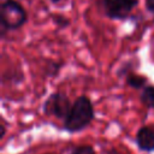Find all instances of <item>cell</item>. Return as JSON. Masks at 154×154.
<instances>
[{"label": "cell", "instance_id": "obj_1", "mask_svg": "<svg viewBox=\"0 0 154 154\" xmlns=\"http://www.w3.org/2000/svg\"><path fill=\"white\" fill-rule=\"evenodd\" d=\"M94 106L91 100L87 95L78 96L63 123V129L69 134H76L83 131L94 120Z\"/></svg>", "mask_w": 154, "mask_h": 154}, {"label": "cell", "instance_id": "obj_2", "mask_svg": "<svg viewBox=\"0 0 154 154\" xmlns=\"http://www.w3.org/2000/svg\"><path fill=\"white\" fill-rule=\"evenodd\" d=\"M28 20L26 10L17 0H2L0 4L1 36L7 31L20 29Z\"/></svg>", "mask_w": 154, "mask_h": 154}, {"label": "cell", "instance_id": "obj_3", "mask_svg": "<svg viewBox=\"0 0 154 154\" xmlns=\"http://www.w3.org/2000/svg\"><path fill=\"white\" fill-rule=\"evenodd\" d=\"M138 0H97V6L105 17L113 20H125L137 7Z\"/></svg>", "mask_w": 154, "mask_h": 154}, {"label": "cell", "instance_id": "obj_4", "mask_svg": "<svg viewBox=\"0 0 154 154\" xmlns=\"http://www.w3.org/2000/svg\"><path fill=\"white\" fill-rule=\"evenodd\" d=\"M72 103L70 97L63 91H54L52 93L43 103V113L48 117H55L58 119L65 120L67 117Z\"/></svg>", "mask_w": 154, "mask_h": 154}, {"label": "cell", "instance_id": "obj_5", "mask_svg": "<svg viewBox=\"0 0 154 154\" xmlns=\"http://www.w3.org/2000/svg\"><path fill=\"white\" fill-rule=\"evenodd\" d=\"M135 143L142 152H154V126L142 125L135 135Z\"/></svg>", "mask_w": 154, "mask_h": 154}, {"label": "cell", "instance_id": "obj_6", "mask_svg": "<svg viewBox=\"0 0 154 154\" xmlns=\"http://www.w3.org/2000/svg\"><path fill=\"white\" fill-rule=\"evenodd\" d=\"M125 83L128 87L132 89H140L142 90L146 85H148V78L143 75L136 73V72H130L129 75L125 76Z\"/></svg>", "mask_w": 154, "mask_h": 154}, {"label": "cell", "instance_id": "obj_7", "mask_svg": "<svg viewBox=\"0 0 154 154\" xmlns=\"http://www.w3.org/2000/svg\"><path fill=\"white\" fill-rule=\"evenodd\" d=\"M140 100L141 102L147 107L154 109V85L148 84L146 85L140 94Z\"/></svg>", "mask_w": 154, "mask_h": 154}, {"label": "cell", "instance_id": "obj_8", "mask_svg": "<svg viewBox=\"0 0 154 154\" xmlns=\"http://www.w3.org/2000/svg\"><path fill=\"white\" fill-rule=\"evenodd\" d=\"M69 154H96L91 144H78L71 149Z\"/></svg>", "mask_w": 154, "mask_h": 154}, {"label": "cell", "instance_id": "obj_9", "mask_svg": "<svg viewBox=\"0 0 154 154\" xmlns=\"http://www.w3.org/2000/svg\"><path fill=\"white\" fill-rule=\"evenodd\" d=\"M63 66V63H57V61H48L46 64V67H45V72L46 75H48L49 77H54L59 73L60 71V67Z\"/></svg>", "mask_w": 154, "mask_h": 154}, {"label": "cell", "instance_id": "obj_10", "mask_svg": "<svg viewBox=\"0 0 154 154\" xmlns=\"http://www.w3.org/2000/svg\"><path fill=\"white\" fill-rule=\"evenodd\" d=\"M52 20H53V23H54L58 28H60V29L67 28V26L70 25V19H69L67 17L63 16V14L54 13V14L52 16Z\"/></svg>", "mask_w": 154, "mask_h": 154}, {"label": "cell", "instance_id": "obj_11", "mask_svg": "<svg viewBox=\"0 0 154 154\" xmlns=\"http://www.w3.org/2000/svg\"><path fill=\"white\" fill-rule=\"evenodd\" d=\"M144 6L146 10L154 17V0H144Z\"/></svg>", "mask_w": 154, "mask_h": 154}, {"label": "cell", "instance_id": "obj_12", "mask_svg": "<svg viewBox=\"0 0 154 154\" xmlns=\"http://www.w3.org/2000/svg\"><path fill=\"white\" fill-rule=\"evenodd\" d=\"M105 154H122L119 150H117L116 148H111V149H107Z\"/></svg>", "mask_w": 154, "mask_h": 154}, {"label": "cell", "instance_id": "obj_13", "mask_svg": "<svg viewBox=\"0 0 154 154\" xmlns=\"http://www.w3.org/2000/svg\"><path fill=\"white\" fill-rule=\"evenodd\" d=\"M0 130H1V135H0V138H4L5 134H6V126L4 123H1V126H0Z\"/></svg>", "mask_w": 154, "mask_h": 154}, {"label": "cell", "instance_id": "obj_14", "mask_svg": "<svg viewBox=\"0 0 154 154\" xmlns=\"http://www.w3.org/2000/svg\"><path fill=\"white\" fill-rule=\"evenodd\" d=\"M49 1H51L52 4H58V2H60L61 0H49Z\"/></svg>", "mask_w": 154, "mask_h": 154}, {"label": "cell", "instance_id": "obj_15", "mask_svg": "<svg viewBox=\"0 0 154 154\" xmlns=\"http://www.w3.org/2000/svg\"><path fill=\"white\" fill-rule=\"evenodd\" d=\"M46 154H48V153H46Z\"/></svg>", "mask_w": 154, "mask_h": 154}]
</instances>
